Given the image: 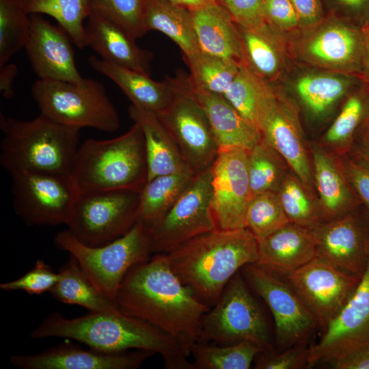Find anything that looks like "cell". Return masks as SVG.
I'll list each match as a JSON object with an SVG mask.
<instances>
[{
    "mask_svg": "<svg viewBox=\"0 0 369 369\" xmlns=\"http://www.w3.org/2000/svg\"><path fill=\"white\" fill-rule=\"evenodd\" d=\"M115 303L124 314L167 333L190 355L200 341L202 319L210 308L174 273L166 254H154L132 267Z\"/></svg>",
    "mask_w": 369,
    "mask_h": 369,
    "instance_id": "cell-1",
    "label": "cell"
},
{
    "mask_svg": "<svg viewBox=\"0 0 369 369\" xmlns=\"http://www.w3.org/2000/svg\"><path fill=\"white\" fill-rule=\"evenodd\" d=\"M72 339L108 353L140 350L160 355L167 369H194L190 355L172 338L141 319L124 314L93 312L66 318L58 312L46 316L33 329L35 340Z\"/></svg>",
    "mask_w": 369,
    "mask_h": 369,
    "instance_id": "cell-2",
    "label": "cell"
},
{
    "mask_svg": "<svg viewBox=\"0 0 369 369\" xmlns=\"http://www.w3.org/2000/svg\"><path fill=\"white\" fill-rule=\"evenodd\" d=\"M181 282L210 308L231 278L258 258L256 238L247 228L215 229L166 254Z\"/></svg>",
    "mask_w": 369,
    "mask_h": 369,
    "instance_id": "cell-3",
    "label": "cell"
},
{
    "mask_svg": "<svg viewBox=\"0 0 369 369\" xmlns=\"http://www.w3.org/2000/svg\"><path fill=\"white\" fill-rule=\"evenodd\" d=\"M0 164L10 175L40 172L71 175L80 129L40 115L21 120L1 114Z\"/></svg>",
    "mask_w": 369,
    "mask_h": 369,
    "instance_id": "cell-4",
    "label": "cell"
},
{
    "mask_svg": "<svg viewBox=\"0 0 369 369\" xmlns=\"http://www.w3.org/2000/svg\"><path fill=\"white\" fill-rule=\"evenodd\" d=\"M71 177L79 195L141 191L148 180L145 142L138 124L109 139H88L79 146Z\"/></svg>",
    "mask_w": 369,
    "mask_h": 369,
    "instance_id": "cell-5",
    "label": "cell"
},
{
    "mask_svg": "<svg viewBox=\"0 0 369 369\" xmlns=\"http://www.w3.org/2000/svg\"><path fill=\"white\" fill-rule=\"evenodd\" d=\"M54 243L74 257L91 282L114 302L127 273L152 254L149 226L140 220L126 234L102 246L85 245L68 230L58 232Z\"/></svg>",
    "mask_w": 369,
    "mask_h": 369,
    "instance_id": "cell-6",
    "label": "cell"
},
{
    "mask_svg": "<svg viewBox=\"0 0 369 369\" xmlns=\"http://www.w3.org/2000/svg\"><path fill=\"white\" fill-rule=\"evenodd\" d=\"M40 113L63 125L113 133L120 127L118 111L104 85L85 79L82 83L38 79L31 86Z\"/></svg>",
    "mask_w": 369,
    "mask_h": 369,
    "instance_id": "cell-7",
    "label": "cell"
},
{
    "mask_svg": "<svg viewBox=\"0 0 369 369\" xmlns=\"http://www.w3.org/2000/svg\"><path fill=\"white\" fill-rule=\"evenodd\" d=\"M242 341L253 342L265 351L272 348L264 315L238 271L204 314L200 342L228 345Z\"/></svg>",
    "mask_w": 369,
    "mask_h": 369,
    "instance_id": "cell-8",
    "label": "cell"
},
{
    "mask_svg": "<svg viewBox=\"0 0 369 369\" xmlns=\"http://www.w3.org/2000/svg\"><path fill=\"white\" fill-rule=\"evenodd\" d=\"M140 193L117 190L79 195L66 225L68 230L90 247L119 238L139 220Z\"/></svg>",
    "mask_w": 369,
    "mask_h": 369,
    "instance_id": "cell-9",
    "label": "cell"
},
{
    "mask_svg": "<svg viewBox=\"0 0 369 369\" xmlns=\"http://www.w3.org/2000/svg\"><path fill=\"white\" fill-rule=\"evenodd\" d=\"M11 177L13 207L27 225H67L79 196L71 175L20 172Z\"/></svg>",
    "mask_w": 369,
    "mask_h": 369,
    "instance_id": "cell-10",
    "label": "cell"
},
{
    "mask_svg": "<svg viewBox=\"0 0 369 369\" xmlns=\"http://www.w3.org/2000/svg\"><path fill=\"white\" fill-rule=\"evenodd\" d=\"M156 115L195 174L212 167L219 148L206 115L191 90L188 77H182L171 103Z\"/></svg>",
    "mask_w": 369,
    "mask_h": 369,
    "instance_id": "cell-11",
    "label": "cell"
},
{
    "mask_svg": "<svg viewBox=\"0 0 369 369\" xmlns=\"http://www.w3.org/2000/svg\"><path fill=\"white\" fill-rule=\"evenodd\" d=\"M210 197L211 167L196 174L169 210L149 226L152 254H167L181 244L216 229Z\"/></svg>",
    "mask_w": 369,
    "mask_h": 369,
    "instance_id": "cell-12",
    "label": "cell"
},
{
    "mask_svg": "<svg viewBox=\"0 0 369 369\" xmlns=\"http://www.w3.org/2000/svg\"><path fill=\"white\" fill-rule=\"evenodd\" d=\"M242 269L246 282L264 300L273 316L277 344L288 348L305 343L318 325L292 288L272 272L254 264Z\"/></svg>",
    "mask_w": 369,
    "mask_h": 369,
    "instance_id": "cell-13",
    "label": "cell"
},
{
    "mask_svg": "<svg viewBox=\"0 0 369 369\" xmlns=\"http://www.w3.org/2000/svg\"><path fill=\"white\" fill-rule=\"evenodd\" d=\"M286 277L323 330L344 307L361 278L318 256Z\"/></svg>",
    "mask_w": 369,
    "mask_h": 369,
    "instance_id": "cell-14",
    "label": "cell"
},
{
    "mask_svg": "<svg viewBox=\"0 0 369 369\" xmlns=\"http://www.w3.org/2000/svg\"><path fill=\"white\" fill-rule=\"evenodd\" d=\"M251 199L247 151L219 150L211 167L210 208L216 228H246L245 216Z\"/></svg>",
    "mask_w": 369,
    "mask_h": 369,
    "instance_id": "cell-15",
    "label": "cell"
},
{
    "mask_svg": "<svg viewBox=\"0 0 369 369\" xmlns=\"http://www.w3.org/2000/svg\"><path fill=\"white\" fill-rule=\"evenodd\" d=\"M369 345V253L355 290L320 340L308 349V366L330 361Z\"/></svg>",
    "mask_w": 369,
    "mask_h": 369,
    "instance_id": "cell-16",
    "label": "cell"
},
{
    "mask_svg": "<svg viewBox=\"0 0 369 369\" xmlns=\"http://www.w3.org/2000/svg\"><path fill=\"white\" fill-rule=\"evenodd\" d=\"M71 42L59 25H53L40 14L29 15V33L25 49L40 79L85 81L76 66Z\"/></svg>",
    "mask_w": 369,
    "mask_h": 369,
    "instance_id": "cell-17",
    "label": "cell"
},
{
    "mask_svg": "<svg viewBox=\"0 0 369 369\" xmlns=\"http://www.w3.org/2000/svg\"><path fill=\"white\" fill-rule=\"evenodd\" d=\"M154 353L140 350L108 353L86 350L70 342L33 355H14L10 362L20 369H136Z\"/></svg>",
    "mask_w": 369,
    "mask_h": 369,
    "instance_id": "cell-18",
    "label": "cell"
},
{
    "mask_svg": "<svg viewBox=\"0 0 369 369\" xmlns=\"http://www.w3.org/2000/svg\"><path fill=\"white\" fill-rule=\"evenodd\" d=\"M317 256L338 269L361 277L367 265L369 244L357 220L346 214L311 229Z\"/></svg>",
    "mask_w": 369,
    "mask_h": 369,
    "instance_id": "cell-19",
    "label": "cell"
},
{
    "mask_svg": "<svg viewBox=\"0 0 369 369\" xmlns=\"http://www.w3.org/2000/svg\"><path fill=\"white\" fill-rule=\"evenodd\" d=\"M261 135L293 174L311 190L314 186L312 159L293 105L279 97L277 107L265 123Z\"/></svg>",
    "mask_w": 369,
    "mask_h": 369,
    "instance_id": "cell-20",
    "label": "cell"
},
{
    "mask_svg": "<svg viewBox=\"0 0 369 369\" xmlns=\"http://www.w3.org/2000/svg\"><path fill=\"white\" fill-rule=\"evenodd\" d=\"M93 70L113 81L132 105L159 114L171 103L182 83L183 75L159 82L150 75L121 66L94 55L88 58Z\"/></svg>",
    "mask_w": 369,
    "mask_h": 369,
    "instance_id": "cell-21",
    "label": "cell"
},
{
    "mask_svg": "<svg viewBox=\"0 0 369 369\" xmlns=\"http://www.w3.org/2000/svg\"><path fill=\"white\" fill-rule=\"evenodd\" d=\"M258 243V258L254 264L271 272L287 275L317 256L311 229L291 222Z\"/></svg>",
    "mask_w": 369,
    "mask_h": 369,
    "instance_id": "cell-22",
    "label": "cell"
},
{
    "mask_svg": "<svg viewBox=\"0 0 369 369\" xmlns=\"http://www.w3.org/2000/svg\"><path fill=\"white\" fill-rule=\"evenodd\" d=\"M85 29L88 45L101 59L150 75L152 53L140 48L135 39L117 24L91 12Z\"/></svg>",
    "mask_w": 369,
    "mask_h": 369,
    "instance_id": "cell-23",
    "label": "cell"
},
{
    "mask_svg": "<svg viewBox=\"0 0 369 369\" xmlns=\"http://www.w3.org/2000/svg\"><path fill=\"white\" fill-rule=\"evenodd\" d=\"M190 88L206 115L219 150L240 148L249 151L261 139L260 131L224 96Z\"/></svg>",
    "mask_w": 369,
    "mask_h": 369,
    "instance_id": "cell-24",
    "label": "cell"
},
{
    "mask_svg": "<svg viewBox=\"0 0 369 369\" xmlns=\"http://www.w3.org/2000/svg\"><path fill=\"white\" fill-rule=\"evenodd\" d=\"M128 111L130 118L139 124L144 135L148 165L147 182L158 176L190 169L156 113L132 104Z\"/></svg>",
    "mask_w": 369,
    "mask_h": 369,
    "instance_id": "cell-25",
    "label": "cell"
},
{
    "mask_svg": "<svg viewBox=\"0 0 369 369\" xmlns=\"http://www.w3.org/2000/svg\"><path fill=\"white\" fill-rule=\"evenodd\" d=\"M191 13L200 51L241 64L238 28L226 8L212 1Z\"/></svg>",
    "mask_w": 369,
    "mask_h": 369,
    "instance_id": "cell-26",
    "label": "cell"
},
{
    "mask_svg": "<svg viewBox=\"0 0 369 369\" xmlns=\"http://www.w3.org/2000/svg\"><path fill=\"white\" fill-rule=\"evenodd\" d=\"M223 96L260 133L279 98L266 79L242 64Z\"/></svg>",
    "mask_w": 369,
    "mask_h": 369,
    "instance_id": "cell-27",
    "label": "cell"
},
{
    "mask_svg": "<svg viewBox=\"0 0 369 369\" xmlns=\"http://www.w3.org/2000/svg\"><path fill=\"white\" fill-rule=\"evenodd\" d=\"M312 163L323 222L346 215L352 204V195L342 167L332 156L316 146L312 148Z\"/></svg>",
    "mask_w": 369,
    "mask_h": 369,
    "instance_id": "cell-28",
    "label": "cell"
},
{
    "mask_svg": "<svg viewBox=\"0 0 369 369\" xmlns=\"http://www.w3.org/2000/svg\"><path fill=\"white\" fill-rule=\"evenodd\" d=\"M146 32L160 31L171 38L183 55L200 51L191 10L168 0H146L144 10Z\"/></svg>",
    "mask_w": 369,
    "mask_h": 369,
    "instance_id": "cell-29",
    "label": "cell"
},
{
    "mask_svg": "<svg viewBox=\"0 0 369 369\" xmlns=\"http://www.w3.org/2000/svg\"><path fill=\"white\" fill-rule=\"evenodd\" d=\"M363 44L358 33L349 27L332 24L312 37L305 45L307 55L314 62L333 68L353 65Z\"/></svg>",
    "mask_w": 369,
    "mask_h": 369,
    "instance_id": "cell-30",
    "label": "cell"
},
{
    "mask_svg": "<svg viewBox=\"0 0 369 369\" xmlns=\"http://www.w3.org/2000/svg\"><path fill=\"white\" fill-rule=\"evenodd\" d=\"M58 273L59 279L49 292L58 301L78 305L93 312L113 313L120 310L91 282L74 257L70 256Z\"/></svg>",
    "mask_w": 369,
    "mask_h": 369,
    "instance_id": "cell-31",
    "label": "cell"
},
{
    "mask_svg": "<svg viewBox=\"0 0 369 369\" xmlns=\"http://www.w3.org/2000/svg\"><path fill=\"white\" fill-rule=\"evenodd\" d=\"M196 174L190 169L156 176L140 193L139 220L148 226L161 218L189 187Z\"/></svg>",
    "mask_w": 369,
    "mask_h": 369,
    "instance_id": "cell-32",
    "label": "cell"
},
{
    "mask_svg": "<svg viewBox=\"0 0 369 369\" xmlns=\"http://www.w3.org/2000/svg\"><path fill=\"white\" fill-rule=\"evenodd\" d=\"M241 64L267 81L275 77L281 66V58L271 26L268 23L254 29L237 26Z\"/></svg>",
    "mask_w": 369,
    "mask_h": 369,
    "instance_id": "cell-33",
    "label": "cell"
},
{
    "mask_svg": "<svg viewBox=\"0 0 369 369\" xmlns=\"http://www.w3.org/2000/svg\"><path fill=\"white\" fill-rule=\"evenodd\" d=\"M29 15L46 14L54 18L79 49L88 46L85 20L92 11L91 0H22Z\"/></svg>",
    "mask_w": 369,
    "mask_h": 369,
    "instance_id": "cell-34",
    "label": "cell"
},
{
    "mask_svg": "<svg viewBox=\"0 0 369 369\" xmlns=\"http://www.w3.org/2000/svg\"><path fill=\"white\" fill-rule=\"evenodd\" d=\"M183 56L189 69L188 81L190 87L222 96L234 79L241 64L235 60L201 51Z\"/></svg>",
    "mask_w": 369,
    "mask_h": 369,
    "instance_id": "cell-35",
    "label": "cell"
},
{
    "mask_svg": "<svg viewBox=\"0 0 369 369\" xmlns=\"http://www.w3.org/2000/svg\"><path fill=\"white\" fill-rule=\"evenodd\" d=\"M265 350L251 341L219 345L197 342L191 348L194 369H249L258 354Z\"/></svg>",
    "mask_w": 369,
    "mask_h": 369,
    "instance_id": "cell-36",
    "label": "cell"
},
{
    "mask_svg": "<svg viewBox=\"0 0 369 369\" xmlns=\"http://www.w3.org/2000/svg\"><path fill=\"white\" fill-rule=\"evenodd\" d=\"M280 155L262 138L247 151V172L251 198L266 191L277 192L287 174Z\"/></svg>",
    "mask_w": 369,
    "mask_h": 369,
    "instance_id": "cell-37",
    "label": "cell"
},
{
    "mask_svg": "<svg viewBox=\"0 0 369 369\" xmlns=\"http://www.w3.org/2000/svg\"><path fill=\"white\" fill-rule=\"evenodd\" d=\"M310 191L295 174H287L277 191L290 222L308 229L323 223L319 204L312 200Z\"/></svg>",
    "mask_w": 369,
    "mask_h": 369,
    "instance_id": "cell-38",
    "label": "cell"
},
{
    "mask_svg": "<svg viewBox=\"0 0 369 369\" xmlns=\"http://www.w3.org/2000/svg\"><path fill=\"white\" fill-rule=\"evenodd\" d=\"M29 33V16L22 0H0V67L25 48Z\"/></svg>",
    "mask_w": 369,
    "mask_h": 369,
    "instance_id": "cell-39",
    "label": "cell"
},
{
    "mask_svg": "<svg viewBox=\"0 0 369 369\" xmlns=\"http://www.w3.org/2000/svg\"><path fill=\"white\" fill-rule=\"evenodd\" d=\"M350 82L343 77L311 74L301 77L296 90L303 102L314 113L326 111L347 91Z\"/></svg>",
    "mask_w": 369,
    "mask_h": 369,
    "instance_id": "cell-40",
    "label": "cell"
},
{
    "mask_svg": "<svg viewBox=\"0 0 369 369\" xmlns=\"http://www.w3.org/2000/svg\"><path fill=\"white\" fill-rule=\"evenodd\" d=\"M290 223L277 192L266 191L253 197L245 216V228L260 241Z\"/></svg>",
    "mask_w": 369,
    "mask_h": 369,
    "instance_id": "cell-41",
    "label": "cell"
},
{
    "mask_svg": "<svg viewBox=\"0 0 369 369\" xmlns=\"http://www.w3.org/2000/svg\"><path fill=\"white\" fill-rule=\"evenodd\" d=\"M146 3V0H91V12L113 21L137 39L147 33L144 27Z\"/></svg>",
    "mask_w": 369,
    "mask_h": 369,
    "instance_id": "cell-42",
    "label": "cell"
},
{
    "mask_svg": "<svg viewBox=\"0 0 369 369\" xmlns=\"http://www.w3.org/2000/svg\"><path fill=\"white\" fill-rule=\"evenodd\" d=\"M363 112L361 100L356 96L348 99L340 113L326 132L323 142L339 150L350 141Z\"/></svg>",
    "mask_w": 369,
    "mask_h": 369,
    "instance_id": "cell-43",
    "label": "cell"
},
{
    "mask_svg": "<svg viewBox=\"0 0 369 369\" xmlns=\"http://www.w3.org/2000/svg\"><path fill=\"white\" fill-rule=\"evenodd\" d=\"M59 277V273L42 260L36 262L34 266L23 276L0 284L4 291L23 290L29 295H42L50 292Z\"/></svg>",
    "mask_w": 369,
    "mask_h": 369,
    "instance_id": "cell-44",
    "label": "cell"
},
{
    "mask_svg": "<svg viewBox=\"0 0 369 369\" xmlns=\"http://www.w3.org/2000/svg\"><path fill=\"white\" fill-rule=\"evenodd\" d=\"M308 349L305 343L292 345L279 353L265 351L258 354L255 368L297 369L308 366Z\"/></svg>",
    "mask_w": 369,
    "mask_h": 369,
    "instance_id": "cell-45",
    "label": "cell"
},
{
    "mask_svg": "<svg viewBox=\"0 0 369 369\" xmlns=\"http://www.w3.org/2000/svg\"><path fill=\"white\" fill-rule=\"evenodd\" d=\"M222 5L239 27L254 29L267 23L264 13V0H225Z\"/></svg>",
    "mask_w": 369,
    "mask_h": 369,
    "instance_id": "cell-46",
    "label": "cell"
},
{
    "mask_svg": "<svg viewBox=\"0 0 369 369\" xmlns=\"http://www.w3.org/2000/svg\"><path fill=\"white\" fill-rule=\"evenodd\" d=\"M264 13L270 26L280 29L292 28L299 22L290 0H264Z\"/></svg>",
    "mask_w": 369,
    "mask_h": 369,
    "instance_id": "cell-47",
    "label": "cell"
},
{
    "mask_svg": "<svg viewBox=\"0 0 369 369\" xmlns=\"http://www.w3.org/2000/svg\"><path fill=\"white\" fill-rule=\"evenodd\" d=\"M342 168L348 184L369 209V165L346 161Z\"/></svg>",
    "mask_w": 369,
    "mask_h": 369,
    "instance_id": "cell-48",
    "label": "cell"
},
{
    "mask_svg": "<svg viewBox=\"0 0 369 369\" xmlns=\"http://www.w3.org/2000/svg\"><path fill=\"white\" fill-rule=\"evenodd\" d=\"M328 364L336 369H369V345L334 359Z\"/></svg>",
    "mask_w": 369,
    "mask_h": 369,
    "instance_id": "cell-49",
    "label": "cell"
},
{
    "mask_svg": "<svg viewBox=\"0 0 369 369\" xmlns=\"http://www.w3.org/2000/svg\"><path fill=\"white\" fill-rule=\"evenodd\" d=\"M299 20L305 23L316 22L320 14V8L318 0H290Z\"/></svg>",
    "mask_w": 369,
    "mask_h": 369,
    "instance_id": "cell-50",
    "label": "cell"
},
{
    "mask_svg": "<svg viewBox=\"0 0 369 369\" xmlns=\"http://www.w3.org/2000/svg\"><path fill=\"white\" fill-rule=\"evenodd\" d=\"M18 68L14 64H6L0 67V92L3 97L10 99L14 96L12 87Z\"/></svg>",
    "mask_w": 369,
    "mask_h": 369,
    "instance_id": "cell-51",
    "label": "cell"
},
{
    "mask_svg": "<svg viewBox=\"0 0 369 369\" xmlns=\"http://www.w3.org/2000/svg\"><path fill=\"white\" fill-rule=\"evenodd\" d=\"M176 4L185 7L191 10L200 8L213 0H168Z\"/></svg>",
    "mask_w": 369,
    "mask_h": 369,
    "instance_id": "cell-52",
    "label": "cell"
},
{
    "mask_svg": "<svg viewBox=\"0 0 369 369\" xmlns=\"http://www.w3.org/2000/svg\"><path fill=\"white\" fill-rule=\"evenodd\" d=\"M363 46L365 66L367 73L369 75V29L367 31L365 36Z\"/></svg>",
    "mask_w": 369,
    "mask_h": 369,
    "instance_id": "cell-53",
    "label": "cell"
},
{
    "mask_svg": "<svg viewBox=\"0 0 369 369\" xmlns=\"http://www.w3.org/2000/svg\"><path fill=\"white\" fill-rule=\"evenodd\" d=\"M345 5L354 8L360 9L368 3V0H340Z\"/></svg>",
    "mask_w": 369,
    "mask_h": 369,
    "instance_id": "cell-54",
    "label": "cell"
},
{
    "mask_svg": "<svg viewBox=\"0 0 369 369\" xmlns=\"http://www.w3.org/2000/svg\"><path fill=\"white\" fill-rule=\"evenodd\" d=\"M360 153L363 159L369 165V144H366V146L361 150Z\"/></svg>",
    "mask_w": 369,
    "mask_h": 369,
    "instance_id": "cell-55",
    "label": "cell"
},
{
    "mask_svg": "<svg viewBox=\"0 0 369 369\" xmlns=\"http://www.w3.org/2000/svg\"><path fill=\"white\" fill-rule=\"evenodd\" d=\"M365 141L366 144H369V126L365 135Z\"/></svg>",
    "mask_w": 369,
    "mask_h": 369,
    "instance_id": "cell-56",
    "label": "cell"
},
{
    "mask_svg": "<svg viewBox=\"0 0 369 369\" xmlns=\"http://www.w3.org/2000/svg\"><path fill=\"white\" fill-rule=\"evenodd\" d=\"M213 1L219 3L223 4L225 0H213Z\"/></svg>",
    "mask_w": 369,
    "mask_h": 369,
    "instance_id": "cell-57",
    "label": "cell"
}]
</instances>
